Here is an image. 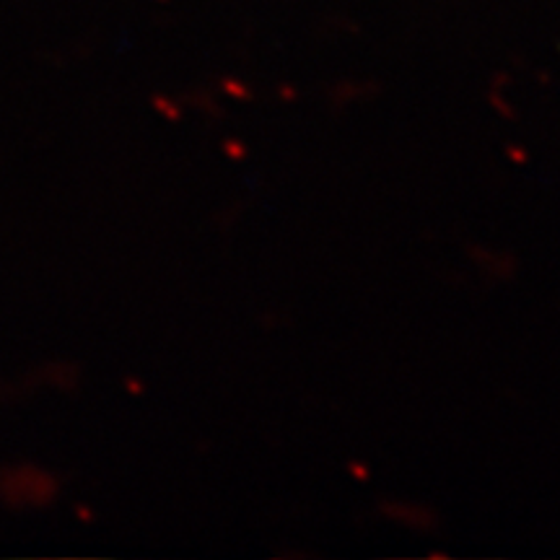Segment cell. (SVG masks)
Here are the masks:
<instances>
[{
  "label": "cell",
  "instance_id": "2",
  "mask_svg": "<svg viewBox=\"0 0 560 560\" xmlns=\"http://www.w3.org/2000/svg\"><path fill=\"white\" fill-rule=\"evenodd\" d=\"M226 153H231V156H242L244 149H234V143H226Z\"/></svg>",
  "mask_w": 560,
  "mask_h": 560
},
{
  "label": "cell",
  "instance_id": "1",
  "mask_svg": "<svg viewBox=\"0 0 560 560\" xmlns=\"http://www.w3.org/2000/svg\"><path fill=\"white\" fill-rule=\"evenodd\" d=\"M384 514L389 520H397L408 527H418V529H429L433 527V516L425 509L418 506H408V503H392V506H384Z\"/></svg>",
  "mask_w": 560,
  "mask_h": 560
}]
</instances>
